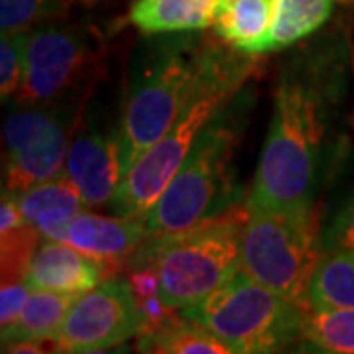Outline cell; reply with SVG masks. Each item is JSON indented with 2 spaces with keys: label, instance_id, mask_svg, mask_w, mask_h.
<instances>
[{
  "label": "cell",
  "instance_id": "7a4b0ae2",
  "mask_svg": "<svg viewBox=\"0 0 354 354\" xmlns=\"http://www.w3.org/2000/svg\"><path fill=\"white\" fill-rule=\"evenodd\" d=\"M221 50L193 32L171 34L140 48L118 122L124 174L174 127Z\"/></svg>",
  "mask_w": 354,
  "mask_h": 354
},
{
  "label": "cell",
  "instance_id": "5bb4252c",
  "mask_svg": "<svg viewBox=\"0 0 354 354\" xmlns=\"http://www.w3.org/2000/svg\"><path fill=\"white\" fill-rule=\"evenodd\" d=\"M276 0H223L215 18V34L244 55L270 51Z\"/></svg>",
  "mask_w": 354,
  "mask_h": 354
},
{
  "label": "cell",
  "instance_id": "3957f363",
  "mask_svg": "<svg viewBox=\"0 0 354 354\" xmlns=\"http://www.w3.org/2000/svg\"><path fill=\"white\" fill-rule=\"evenodd\" d=\"M246 199L223 215L164 239H148L127 266H152L164 304L176 311L199 304L241 268Z\"/></svg>",
  "mask_w": 354,
  "mask_h": 354
},
{
  "label": "cell",
  "instance_id": "ffe728a7",
  "mask_svg": "<svg viewBox=\"0 0 354 354\" xmlns=\"http://www.w3.org/2000/svg\"><path fill=\"white\" fill-rule=\"evenodd\" d=\"M309 309H354V250H325L309 286Z\"/></svg>",
  "mask_w": 354,
  "mask_h": 354
},
{
  "label": "cell",
  "instance_id": "484cf974",
  "mask_svg": "<svg viewBox=\"0 0 354 354\" xmlns=\"http://www.w3.org/2000/svg\"><path fill=\"white\" fill-rule=\"evenodd\" d=\"M30 286L26 279L2 281L0 288V335H6L18 323L24 309L26 299L30 295Z\"/></svg>",
  "mask_w": 354,
  "mask_h": 354
},
{
  "label": "cell",
  "instance_id": "30bf717a",
  "mask_svg": "<svg viewBox=\"0 0 354 354\" xmlns=\"http://www.w3.org/2000/svg\"><path fill=\"white\" fill-rule=\"evenodd\" d=\"M144 333V317L130 279L111 276L81 293L57 335V353H102Z\"/></svg>",
  "mask_w": 354,
  "mask_h": 354
},
{
  "label": "cell",
  "instance_id": "d6986e66",
  "mask_svg": "<svg viewBox=\"0 0 354 354\" xmlns=\"http://www.w3.org/2000/svg\"><path fill=\"white\" fill-rule=\"evenodd\" d=\"M136 348L160 354H232L225 342L187 315H171L158 329L142 333Z\"/></svg>",
  "mask_w": 354,
  "mask_h": 354
},
{
  "label": "cell",
  "instance_id": "2e32d148",
  "mask_svg": "<svg viewBox=\"0 0 354 354\" xmlns=\"http://www.w3.org/2000/svg\"><path fill=\"white\" fill-rule=\"evenodd\" d=\"M16 197L26 221L38 228L44 239H51L57 228L87 207L75 183L65 174L16 193Z\"/></svg>",
  "mask_w": 354,
  "mask_h": 354
},
{
  "label": "cell",
  "instance_id": "7402d4cb",
  "mask_svg": "<svg viewBox=\"0 0 354 354\" xmlns=\"http://www.w3.org/2000/svg\"><path fill=\"white\" fill-rule=\"evenodd\" d=\"M304 341L319 353L354 354V309H307Z\"/></svg>",
  "mask_w": 354,
  "mask_h": 354
},
{
  "label": "cell",
  "instance_id": "ac0fdd59",
  "mask_svg": "<svg viewBox=\"0 0 354 354\" xmlns=\"http://www.w3.org/2000/svg\"><path fill=\"white\" fill-rule=\"evenodd\" d=\"M79 295L64 293V291L38 290L32 288L26 299L24 309L20 313L18 323L2 337V344L14 341L53 342L64 327V321L71 305L75 304Z\"/></svg>",
  "mask_w": 354,
  "mask_h": 354
},
{
  "label": "cell",
  "instance_id": "9a60e30c",
  "mask_svg": "<svg viewBox=\"0 0 354 354\" xmlns=\"http://www.w3.org/2000/svg\"><path fill=\"white\" fill-rule=\"evenodd\" d=\"M223 0H136L130 22L148 36L199 32L215 24Z\"/></svg>",
  "mask_w": 354,
  "mask_h": 354
},
{
  "label": "cell",
  "instance_id": "4fadbf2b",
  "mask_svg": "<svg viewBox=\"0 0 354 354\" xmlns=\"http://www.w3.org/2000/svg\"><path fill=\"white\" fill-rule=\"evenodd\" d=\"M111 276H116L113 264L93 258L62 241L44 239L32 256L26 281L30 288L81 295Z\"/></svg>",
  "mask_w": 354,
  "mask_h": 354
},
{
  "label": "cell",
  "instance_id": "cb8c5ba5",
  "mask_svg": "<svg viewBox=\"0 0 354 354\" xmlns=\"http://www.w3.org/2000/svg\"><path fill=\"white\" fill-rule=\"evenodd\" d=\"M24 77V34H2L0 39V99L20 93Z\"/></svg>",
  "mask_w": 354,
  "mask_h": 354
},
{
  "label": "cell",
  "instance_id": "7c38bea8",
  "mask_svg": "<svg viewBox=\"0 0 354 354\" xmlns=\"http://www.w3.org/2000/svg\"><path fill=\"white\" fill-rule=\"evenodd\" d=\"M51 239L118 268L128 264L134 252L148 241V228L142 218L104 216L81 211L64 227L57 228Z\"/></svg>",
  "mask_w": 354,
  "mask_h": 354
},
{
  "label": "cell",
  "instance_id": "e0dca14e",
  "mask_svg": "<svg viewBox=\"0 0 354 354\" xmlns=\"http://www.w3.org/2000/svg\"><path fill=\"white\" fill-rule=\"evenodd\" d=\"M44 236L26 221L16 193L2 191L0 201V266L2 281L26 279L32 256Z\"/></svg>",
  "mask_w": 354,
  "mask_h": 354
},
{
  "label": "cell",
  "instance_id": "277c9868",
  "mask_svg": "<svg viewBox=\"0 0 354 354\" xmlns=\"http://www.w3.org/2000/svg\"><path fill=\"white\" fill-rule=\"evenodd\" d=\"M246 75L248 64L221 50L185 111L162 138L130 165L106 209L113 215L144 221L189 156L203 128L239 93Z\"/></svg>",
  "mask_w": 354,
  "mask_h": 354
},
{
  "label": "cell",
  "instance_id": "52a82bcc",
  "mask_svg": "<svg viewBox=\"0 0 354 354\" xmlns=\"http://www.w3.org/2000/svg\"><path fill=\"white\" fill-rule=\"evenodd\" d=\"M323 248L317 209L250 211L242 230L241 270L309 309V286Z\"/></svg>",
  "mask_w": 354,
  "mask_h": 354
},
{
  "label": "cell",
  "instance_id": "8992f818",
  "mask_svg": "<svg viewBox=\"0 0 354 354\" xmlns=\"http://www.w3.org/2000/svg\"><path fill=\"white\" fill-rule=\"evenodd\" d=\"M307 307L258 283L241 268L203 301L181 309L232 354L279 353L304 341Z\"/></svg>",
  "mask_w": 354,
  "mask_h": 354
},
{
  "label": "cell",
  "instance_id": "603a6c76",
  "mask_svg": "<svg viewBox=\"0 0 354 354\" xmlns=\"http://www.w3.org/2000/svg\"><path fill=\"white\" fill-rule=\"evenodd\" d=\"M64 0H0L2 34H24L59 10Z\"/></svg>",
  "mask_w": 354,
  "mask_h": 354
},
{
  "label": "cell",
  "instance_id": "ba28073f",
  "mask_svg": "<svg viewBox=\"0 0 354 354\" xmlns=\"http://www.w3.org/2000/svg\"><path fill=\"white\" fill-rule=\"evenodd\" d=\"M65 104L20 106L4 122V191L22 193L62 176L71 132Z\"/></svg>",
  "mask_w": 354,
  "mask_h": 354
},
{
  "label": "cell",
  "instance_id": "5b68a950",
  "mask_svg": "<svg viewBox=\"0 0 354 354\" xmlns=\"http://www.w3.org/2000/svg\"><path fill=\"white\" fill-rule=\"evenodd\" d=\"M236 144L239 124L225 106L203 128L176 177L144 218L148 239L185 232L246 199L236 183Z\"/></svg>",
  "mask_w": 354,
  "mask_h": 354
},
{
  "label": "cell",
  "instance_id": "6da1fadb",
  "mask_svg": "<svg viewBox=\"0 0 354 354\" xmlns=\"http://www.w3.org/2000/svg\"><path fill=\"white\" fill-rule=\"evenodd\" d=\"M307 69L281 77L264 148L246 195L250 211H305L315 207L323 174L327 102Z\"/></svg>",
  "mask_w": 354,
  "mask_h": 354
},
{
  "label": "cell",
  "instance_id": "8fae6325",
  "mask_svg": "<svg viewBox=\"0 0 354 354\" xmlns=\"http://www.w3.org/2000/svg\"><path fill=\"white\" fill-rule=\"evenodd\" d=\"M64 174L81 193L87 207H109L124 177L118 127L88 122L69 144Z\"/></svg>",
  "mask_w": 354,
  "mask_h": 354
},
{
  "label": "cell",
  "instance_id": "44dd1931",
  "mask_svg": "<svg viewBox=\"0 0 354 354\" xmlns=\"http://www.w3.org/2000/svg\"><path fill=\"white\" fill-rule=\"evenodd\" d=\"M337 0H276L270 51L283 50L315 34L333 14Z\"/></svg>",
  "mask_w": 354,
  "mask_h": 354
},
{
  "label": "cell",
  "instance_id": "9c48e42d",
  "mask_svg": "<svg viewBox=\"0 0 354 354\" xmlns=\"http://www.w3.org/2000/svg\"><path fill=\"white\" fill-rule=\"evenodd\" d=\"M95 46L79 26L38 24L24 32V77L20 106L65 104L87 77Z\"/></svg>",
  "mask_w": 354,
  "mask_h": 354
},
{
  "label": "cell",
  "instance_id": "d4e9b609",
  "mask_svg": "<svg viewBox=\"0 0 354 354\" xmlns=\"http://www.w3.org/2000/svg\"><path fill=\"white\" fill-rule=\"evenodd\" d=\"M325 250H354V193L337 207L327 227L323 228Z\"/></svg>",
  "mask_w": 354,
  "mask_h": 354
}]
</instances>
